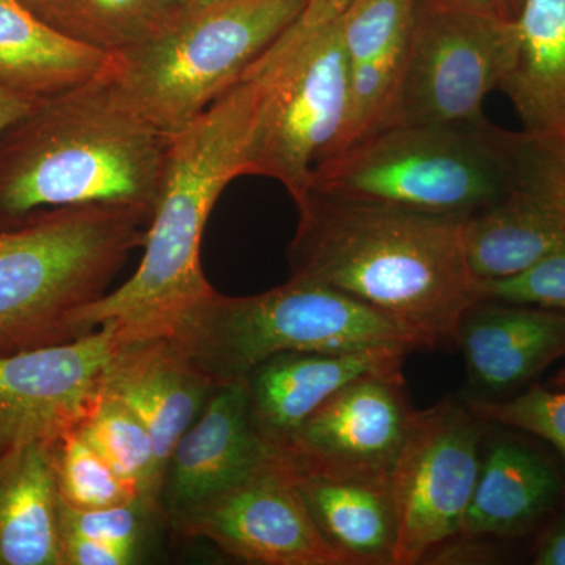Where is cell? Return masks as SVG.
I'll return each instance as SVG.
<instances>
[{"label": "cell", "instance_id": "52a82bcc", "mask_svg": "<svg viewBox=\"0 0 565 565\" xmlns=\"http://www.w3.org/2000/svg\"><path fill=\"white\" fill-rule=\"evenodd\" d=\"M343 7L310 0L297 20L245 71L256 95L248 174L280 182L292 200L332 154L349 104L340 32Z\"/></svg>", "mask_w": 565, "mask_h": 565}, {"label": "cell", "instance_id": "484cf974", "mask_svg": "<svg viewBox=\"0 0 565 565\" xmlns=\"http://www.w3.org/2000/svg\"><path fill=\"white\" fill-rule=\"evenodd\" d=\"M77 429L115 473L159 511L162 471L151 435L136 414L102 390Z\"/></svg>", "mask_w": 565, "mask_h": 565}, {"label": "cell", "instance_id": "ac0fdd59", "mask_svg": "<svg viewBox=\"0 0 565 565\" xmlns=\"http://www.w3.org/2000/svg\"><path fill=\"white\" fill-rule=\"evenodd\" d=\"M215 388L167 334L128 341L111 360L102 386L145 424L162 476L174 445Z\"/></svg>", "mask_w": 565, "mask_h": 565}, {"label": "cell", "instance_id": "e575fe53", "mask_svg": "<svg viewBox=\"0 0 565 565\" xmlns=\"http://www.w3.org/2000/svg\"><path fill=\"white\" fill-rule=\"evenodd\" d=\"M33 103L0 87V132L31 109Z\"/></svg>", "mask_w": 565, "mask_h": 565}, {"label": "cell", "instance_id": "9c48e42d", "mask_svg": "<svg viewBox=\"0 0 565 565\" xmlns=\"http://www.w3.org/2000/svg\"><path fill=\"white\" fill-rule=\"evenodd\" d=\"M519 51L515 21L418 0L408 43L401 122L471 125L484 120L487 96L500 90Z\"/></svg>", "mask_w": 565, "mask_h": 565}, {"label": "cell", "instance_id": "74e56055", "mask_svg": "<svg viewBox=\"0 0 565 565\" xmlns=\"http://www.w3.org/2000/svg\"><path fill=\"white\" fill-rule=\"evenodd\" d=\"M330 2L337 3V6L343 7V9H345V7H348L352 0H330Z\"/></svg>", "mask_w": 565, "mask_h": 565}, {"label": "cell", "instance_id": "8fae6325", "mask_svg": "<svg viewBox=\"0 0 565 565\" xmlns=\"http://www.w3.org/2000/svg\"><path fill=\"white\" fill-rule=\"evenodd\" d=\"M478 281L511 277L565 248V147L515 132L500 199L463 223Z\"/></svg>", "mask_w": 565, "mask_h": 565}, {"label": "cell", "instance_id": "4dcf8cb0", "mask_svg": "<svg viewBox=\"0 0 565 565\" xmlns=\"http://www.w3.org/2000/svg\"><path fill=\"white\" fill-rule=\"evenodd\" d=\"M62 565H132L140 556L95 539L73 533H61Z\"/></svg>", "mask_w": 565, "mask_h": 565}, {"label": "cell", "instance_id": "83f0119b", "mask_svg": "<svg viewBox=\"0 0 565 565\" xmlns=\"http://www.w3.org/2000/svg\"><path fill=\"white\" fill-rule=\"evenodd\" d=\"M154 520H161L158 509L143 500L103 509H74L61 500V533H73L129 550L141 556L145 539Z\"/></svg>", "mask_w": 565, "mask_h": 565}, {"label": "cell", "instance_id": "d590c367", "mask_svg": "<svg viewBox=\"0 0 565 565\" xmlns=\"http://www.w3.org/2000/svg\"><path fill=\"white\" fill-rule=\"evenodd\" d=\"M550 384H552L553 388L565 390V366L559 371V373L553 375Z\"/></svg>", "mask_w": 565, "mask_h": 565}, {"label": "cell", "instance_id": "f1b7e54d", "mask_svg": "<svg viewBox=\"0 0 565 565\" xmlns=\"http://www.w3.org/2000/svg\"><path fill=\"white\" fill-rule=\"evenodd\" d=\"M471 408L482 422L504 424L544 438L555 446L565 463V390L552 392L534 385L514 399L476 401Z\"/></svg>", "mask_w": 565, "mask_h": 565}, {"label": "cell", "instance_id": "5bb4252c", "mask_svg": "<svg viewBox=\"0 0 565 565\" xmlns=\"http://www.w3.org/2000/svg\"><path fill=\"white\" fill-rule=\"evenodd\" d=\"M178 534L206 539L245 564L344 565L308 514L291 463L277 451Z\"/></svg>", "mask_w": 565, "mask_h": 565}, {"label": "cell", "instance_id": "8992f818", "mask_svg": "<svg viewBox=\"0 0 565 565\" xmlns=\"http://www.w3.org/2000/svg\"><path fill=\"white\" fill-rule=\"evenodd\" d=\"M514 139L487 118L399 122L322 159L308 189L465 221L500 199Z\"/></svg>", "mask_w": 565, "mask_h": 565}, {"label": "cell", "instance_id": "2e32d148", "mask_svg": "<svg viewBox=\"0 0 565 565\" xmlns=\"http://www.w3.org/2000/svg\"><path fill=\"white\" fill-rule=\"evenodd\" d=\"M416 3L418 0H352L341 11L349 104L343 132L333 152L399 125Z\"/></svg>", "mask_w": 565, "mask_h": 565}, {"label": "cell", "instance_id": "603a6c76", "mask_svg": "<svg viewBox=\"0 0 565 565\" xmlns=\"http://www.w3.org/2000/svg\"><path fill=\"white\" fill-rule=\"evenodd\" d=\"M0 565H62L52 441L0 456Z\"/></svg>", "mask_w": 565, "mask_h": 565}, {"label": "cell", "instance_id": "9a60e30c", "mask_svg": "<svg viewBox=\"0 0 565 565\" xmlns=\"http://www.w3.org/2000/svg\"><path fill=\"white\" fill-rule=\"evenodd\" d=\"M273 455L250 422L244 381L218 386L163 468L158 503L162 522L180 533Z\"/></svg>", "mask_w": 565, "mask_h": 565}, {"label": "cell", "instance_id": "e0dca14e", "mask_svg": "<svg viewBox=\"0 0 565 565\" xmlns=\"http://www.w3.org/2000/svg\"><path fill=\"white\" fill-rule=\"evenodd\" d=\"M404 348L281 352L245 375L248 415L264 444L278 451L316 408L360 375L403 370Z\"/></svg>", "mask_w": 565, "mask_h": 565}, {"label": "cell", "instance_id": "6da1fadb", "mask_svg": "<svg viewBox=\"0 0 565 565\" xmlns=\"http://www.w3.org/2000/svg\"><path fill=\"white\" fill-rule=\"evenodd\" d=\"M294 203L299 221L288 247L291 277L330 286L388 316L422 349L456 343L463 316L481 302L465 248L467 218L315 189Z\"/></svg>", "mask_w": 565, "mask_h": 565}, {"label": "cell", "instance_id": "4fadbf2b", "mask_svg": "<svg viewBox=\"0 0 565 565\" xmlns=\"http://www.w3.org/2000/svg\"><path fill=\"white\" fill-rule=\"evenodd\" d=\"M128 341L109 322L70 343L0 356V456L79 426Z\"/></svg>", "mask_w": 565, "mask_h": 565}, {"label": "cell", "instance_id": "30bf717a", "mask_svg": "<svg viewBox=\"0 0 565 565\" xmlns=\"http://www.w3.org/2000/svg\"><path fill=\"white\" fill-rule=\"evenodd\" d=\"M481 422L473 408L448 399L414 412L392 478L394 565L422 564L435 546L460 534L481 468Z\"/></svg>", "mask_w": 565, "mask_h": 565}, {"label": "cell", "instance_id": "8d00e7d4", "mask_svg": "<svg viewBox=\"0 0 565 565\" xmlns=\"http://www.w3.org/2000/svg\"><path fill=\"white\" fill-rule=\"evenodd\" d=\"M218 2H222V0H191V10L204 9V7L214 6Z\"/></svg>", "mask_w": 565, "mask_h": 565}, {"label": "cell", "instance_id": "836d02e7", "mask_svg": "<svg viewBox=\"0 0 565 565\" xmlns=\"http://www.w3.org/2000/svg\"><path fill=\"white\" fill-rule=\"evenodd\" d=\"M460 9L489 14L504 21H515L522 9L523 0H444Z\"/></svg>", "mask_w": 565, "mask_h": 565}, {"label": "cell", "instance_id": "d4e9b609", "mask_svg": "<svg viewBox=\"0 0 565 565\" xmlns=\"http://www.w3.org/2000/svg\"><path fill=\"white\" fill-rule=\"evenodd\" d=\"M68 39L120 55L161 35L191 11V0H22Z\"/></svg>", "mask_w": 565, "mask_h": 565}, {"label": "cell", "instance_id": "ba28073f", "mask_svg": "<svg viewBox=\"0 0 565 565\" xmlns=\"http://www.w3.org/2000/svg\"><path fill=\"white\" fill-rule=\"evenodd\" d=\"M310 0H222L191 10L161 35L111 55L126 98L174 137L234 87Z\"/></svg>", "mask_w": 565, "mask_h": 565}, {"label": "cell", "instance_id": "d6a6232c", "mask_svg": "<svg viewBox=\"0 0 565 565\" xmlns=\"http://www.w3.org/2000/svg\"><path fill=\"white\" fill-rule=\"evenodd\" d=\"M534 564L565 565V511L539 539L535 546Z\"/></svg>", "mask_w": 565, "mask_h": 565}, {"label": "cell", "instance_id": "7a4b0ae2", "mask_svg": "<svg viewBox=\"0 0 565 565\" xmlns=\"http://www.w3.org/2000/svg\"><path fill=\"white\" fill-rule=\"evenodd\" d=\"M170 143L126 98L110 63L0 132V228L98 204L152 211Z\"/></svg>", "mask_w": 565, "mask_h": 565}, {"label": "cell", "instance_id": "3957f363", "mask_svg": "<svg viewBox=\"0 0 565 565\" xmlns=\"http://www.w3.org/2000/svg\"><path fill=\"white\" fill-rule=\"evenodd\" d=\"M255 111V88L244 74L172 137L139 267L81 311L82 334L117 322L132 340L159 337L214 292L202 267L203 233L226 185L248 174Z\"/></svg>", "mask_w": 565, "mask_h": 565}, {"label": "cell", "instance_id": "44dd1931", "mask_svg": "<svg viewBox=\"0 0 565 565\" xmlns=\"http://www.w3.org/2000/svg\"><path fill=\"white\" fill-rule=\"evenodd\" d=\"M110 55L68 39L22 0H0V87L33 104L95 79Z\"/></svg>", "mask_w": 565, "mask_h": 565}, {"label": "cell", "instance_id": "7c38bea8", "mask_svg": "<svg viewBox=\"0 0 565 565\" xmlns=\"http://www.w3.org/2000/svg\"><path fill=\"white\" fill-rule=\"evenodd\" d=\"M414 412L403 370L360 375L316 408L277 452L313 473L392 486Z\"/></svg>", "mask_w": 565, "mask_h": 565}, {"label": "cell", "instance_id": "277c9868", "mask_svg": "<svg viewBox=\"0 0 565 565\" xmlns=\"http://www.w3.org/2000/svg\"><path fill=\"white\" fill-rule=\"evenodd\" d=\"M147 207H73L0 228V356L70 343L81 311L106 296L143 247Z\"/></svg>", "mask_w": 565, "mask_h": 565}, {"label": "cell", "instance_id": "5b68a950", "mask_svg": "<svg viewBox=\"0 0 565 565\" xmlns=\"http://www.w3.org/2000/svg\"><path fill=\"white\" fill-rule=\"evenodd\" d=\"M166 334L217 388L243 382L253 367L281 352L422 349L388 316L297 277L255 296L230 297L214 289Z\"/></svg>", "mask_w": 565, "mask_h": 565}, {"label": "cell", "instance_id": "ffe728a7", "mask_svg": "<svg viewBox=\"0 0 565 565\" xmlns=\"http://www.w3.org/2000/svg\"><path fill=\"white\" fill-rule=\"evenodd\" d=\"M553 465L515 438L493 441L481 459L459 535L516 537L533 530L564 497Z\"/></svg>", "mask_w": 565, "mask_h": 565}, {"label": "cell", "instance_id": "f546056e", "mask_svg": "<svg viewBox=\"0 0 565 565\" xmlns=\"http://www.w3.org/2000/svg\"><path fill=\"white\" fill-rule=\"evenodd\" d=\"M481 302L534 305L565 311V248L511 277L478 282Z\"/></svg>", "mask_w": 565, "mask_h": 565}, {"label": "cell", "instance_id": "1f68e13d", "mask_svg": "<svg viewBox=\"0 0 565 565\" xmlns=\"http://www.w3.org/2000/svg\"><path fill=\"white\" fill-rule=\"evenodd\" d=\"M460 541L455 537L435 546L433 552L424 557L423 563L429 564H482L492 563L494 559L493 550L490 545L479 544L478 537L460 535Z\"/></svg>", "mask_w": 565, "mask_h": 565}, {"label": "cell", "instance_id": "cb8c5ba5", "mask_svg": "<svg viewBox=\"0 0 565 565\" xmlns=\"http://www.w3.org/2000/svg\"><path fill=\"white\" fill-rule=\"evenodd\" d=\"M519 51L500 92L523 131L565 147V0H523Z\"/></svg>", "mask_w": 565, "mask_h": 565}, {"label": "cell", "instance_id": "7402d4cb", "mask_svg": "<svg viewBox=\"0 0 565 565\" xmlns=\"http://www.w3.org/2000/svg\"><path fill=\"white\" fill-rule=\"evenodd\" d=\"M291 468L308 514L344 565H394L397 515L392 486L313 473L294 463Z\"/></svg>", "mask_w": 565, "mask_h": 565}, {"label": "cell", "instance_id": "4316f807", "mask_svg": "<svg viewBox=\"0 0 565 565\" xmlns=\"http://www.w3.org/2000/svg\"><path fill=\"white\" fill-rule=\"evenodd\" d=\"M52 456L58 494L71 508L87 511L141 500L77 427L52 441Z\"/></svg>", "mask_w": 565, "mask_h": 565}, {"label": "cell", "instance_id": "d6986e66", "mask_svg": "<svg viewBox=\"0 0 565 565\" xmlns=\"http://www.w3.org/2000/svg\"><path fill=\"white\" fill-rule=\"evenodd\" d=\"M456 343L475 386L511 392L565 356V311L484 300L463 316Z\"/></svg>", "mask_w": 565, "mask_h": 565}]
</instances>
